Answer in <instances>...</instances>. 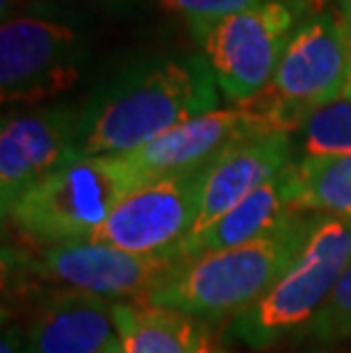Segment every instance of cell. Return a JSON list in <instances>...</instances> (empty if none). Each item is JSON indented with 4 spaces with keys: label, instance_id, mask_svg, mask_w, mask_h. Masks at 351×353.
<instances>
[{
    "label": "cell",
    "instance_id": "6da1fadb",
    "mask_svg": "<svg viewBox=\"0 0 351 353\" xmlns=\"http://www.w3.org/2000/svg\"><path fill=\"white\" fill-rule=\"evenodd\" d=\"M219 110L203 55H155L123 66L80 108V157H126L160 134Z\"/></svg>",
    "mask_w": 351,
    "mask_h": 353
},
{
    "label": "cell",
    "instance_id": "7a4b0ae2",
    "mask_svg": "<svg viewBox=\"0 0 351 353\" xmlns=\"http://www.w3.org/2000/svg\"><path fill=\"white\" fill-rule=\"evenodd\" d=\"M315 221L317 214L294 212L283 226L249 244L181 260L144 303L192 319L240 317L274 288Z\"/></svg>",
    "mask_w": 351,
    "mask_h": 353
},
{
    "label": "cell",
    "instance_id": "3957f363",
    "mask_svg": "<svg viewBox=\"0 0 351 353\" xmlns=\"http://www.w3.org/2000/svg\"><path fill=\"white\" fill-rule=\"evenodd\" d=\"M349 267L351 219L317 214L301 251L251 310L230 321L226 335L244 347L270 349L305 333Z\"/></svg>",
    "mask_w": 351,
    "mask_h": 353
},
{
    "label": "cell",
    "instance_id": "277c9868",
    "mask_svg": "<svg viewBox=\"0 0 351 353\" xmlns=\"http://www.w3.org/2000/svg\"><path fill=\"white\" fill-rule=\"evenodd\" d=\"M139 185L123 157H80L26 192L3 221L34 246L87 242Z\"/></svg>",
    "mask_w": 351,
    "mask_h": 353
},
{
    "label": "cell",
    "instance_id": "5b68a950",
    "mask_svg": "<svg viewBox=\"0 0 351 353\" xmlns=\"http://www.w3.org/2000/svg\"><path fill=\"white\" fill-rule=\"evenodd\" d=\"M351 73V30L345 19L317 12L297 26L274 78L246 108L274 132L294 134L312 112L345 96Z\"/></svg>",
    "mask_w": 351,
    "mask_h": 353
},
{
    "label": "cell",
    "instance_id": "8992f818",
    "mask_svg": "<svg viewBox=\"0 0 351 353\" xmlns=\"http://www.w3.org/2000/svg\"><path fill=\"white\" fill-rule=\"evenodd\" d=\"M5 260L64 292H82L112 303H144L181 262L171 255L128 253L92 239L34 246L30 253L5 249Z\"/></svg>",
    "mask_w": 351,
    "mask_h": 353
},
{
    "label": "cell",
    "instance_id": "52a82bcc",
    "mask_svg": "<svg viewBox=\"0 0 351 353\" xmlns=\"http://www.w3.org/2000/svg\"><path fill=\"white\" fill-rule=\"evenodd\" d=\"M294 30L292 7L283 0H265L192 34L219 92L242 105L270 85Z\"/></svg>",
    "mask_w": 351,
    "mask_h": 353
},
{
    "label": "cell",
    "instance_id": "ba28073f",
    "mask_svg": "<svg viewBox=\"0 0 351 353\" xmlns=\"http://www.w3.org/2000/svg\"><path fill=\"white\" fill-rule=\"evenodd\" d=\"M85 46L76 30L39 17H14L0 26V99L39 103L76 85Z\"/></svg>",
    "mask_w": 351,
    "mask_h": 353
},
{
    "label": "cell",
    "instance_id": "9c48e42d",
    "mask_svg": "<svg viewBox=\"0 0 351 353\" xmlns=\"http://www.w3.org/2000/svg\"><path fill=\"white\" fill-rule=\"evenodd\" d=\"M201 174L203 169L139 185L119 201L92 242L137 255L178 258L197 226Z\"/></svg>",
    "mask_w": 351,
    "mask_h": 353
},
{
    "label": "cell",
    "instance_id": "30bf717a",
    "mask_svg": "<svg viewBox=\"0 0 351 353\" xmlns=\"http://www.w3.org/2000/svg\"><path fill=\"white\" fill-rule=\"evenodd\" d=\"M80 110L48 105L3 119L0 128V205L3 219L26 192L78 160Z\"/></svg>",
    "mask_w": 351,
    "mask_h": 353
},
{
    "label": "cell",
    "instance_id": "8fae6325",
    "mask_svg": "<svg viewBox=\"0 0 351 353\" xmlns=\"http://www.w3.org/2000/svg\"><path fill=\"white\" fill-rule=\"evenodd\" d=\"M263 132L274 130L246 108L212 110L171 128L169 132L160 134L139 151L126 155L123 160L144 185L203 169L237 141Z\"/></svg>",
    "mask_w": 351,
    "mask_h": 353
},
{
    "label": "cell",
    "instance_id": "7c38bea8",
    "mask_svg": "<svg viewBox=\"0 0 351 353\" xmlns=\"http://www.w3.org/2000/svg\"><path fill=\"white\" fill-rule=\"evenodd\" d=\"M292 160L294 139L288 132L253 134L217 155L201 174L199 214L190 237L208 230L253 192L281 176Z\"/></svg>",
    "mask_w": 351,
    "mask_h": 353
},
{
    "label": "cell",
    "instance_id": "4fadbf2b",
    "mask_svg": "<svg viewBox=\"0 0 351 353\" xmlns=\"http://www.w3.org/2000/svg\"><path fill=\"white\" fill-rule=\"evenodd\" d=\"M112 305L82 292H57L34 314L26 353H103L117 340Z\"/></svg>",
    "mask_w": 351,
    "mask_h": 353
},
{
    "label": "cell",
    "instance_id": "5bb4252c",
    "mask_svg": "<svg viewBox=\"0 0 351 353\" xmlns=\"http://www.w3.org/2000/svg\"><path fill=\"white\" fill-rule=\"evenodd\" d=\"M294 212L299 210H294L288 201L285 171H283L281 176L253 192L249 199H244L228 214H223L219 221H214L208 230L190 237L178 251V260L249 244L283 226Z\"/></svg>",
    "mask_w": 351,
    "mask_h": 353
},
{
    "label": "cell",
    "instance_id": "9a60e30c",
    "mask_svg": "<svg viewBox=\"0 0 351 353\" xmlns=\"http://www.w3.org/2000/svg\"><path fill=\"white\" fill-rule=\"evenodd\" d=\"M123 353H214L203 330L188 314L146 303L112 305Z\"/></svg>",
    "mask_w": 351,
    "mask_h": 353
},
{
    "label": "cell",
    "instance_id": "2e32d148",
    "mask_svg": "<svg viewBox=\"0 0 351 353\" xmlns=\"http://www.w3.org/2000/svg\"><path fill=\"white\" fill-rule=\"evenodd\" d=\"M285 194L299 212L351 219V155L294 157L285 169Z\"/></svg>",
    "mask_w": 351,
    "mask_h": 353
},
{
    "label": "cell",
    "instance_id": "e0dca14e",
    "mask_svg": "<svg viewBox=\"0 0 351 353\" xmlns=\"http://www.w3.org/2000/svg\"><path fill=\"white\" fill-rule=\"evenodd\" d=\"M292 139L299 157L351 155V99L342 96L312 112Z\"/></svg>",
    "mask_w": 351,
    "mask_h": 353
},
{
    "label": "cell",
    "instance_id": "ac0fdd59",
    "mask_svg": "<svg viewBox=\"0 0 351 353\" xmlns=\"http://www.w3.org/2000/svg\"><path fill=\"white\" fill-rule=\"evenodd\" d=\"M303 335L326 344L351 337V267Z\"/></svg>",
    "mask_w": 351,
    "mask_h": 353
},
{
    "label": "cell",
    "instance_id": "d6986e66",
    "mask_svg": "<svg viewBox=\"0 0 351 353\" xmlns=\"http://www.w3.org/2000/svg\"><path fill=\"white\" fill-rule=\"evenodd\" d=\"M260 3H265V0H160L162 10L181 17L192 32L217 23L230 14L258 7Z\"/></svg>",
    "mask_w": 351,
    "mask_h": 353
},
{
    "label": "cell",
    "instance_id": "ffe728a7",
    "mask_svg": "<svg viewBox=\"0 0 351 353\" xmlns=\"http://www.w3.org/2000/svg\"><path fill=\"white\" fill-rule=\"evenodd\" d=\"M0 353H26V335L21 333V328L17 324L5 326Z\"/></svg>",
    "mask_w": 351,
    "mask_h": 353
},
{
    "label": "cell",
    "instance_id": "44dd1931",
    "mask_svg": "<svg viewBox=\"0 0 351 353\" xmlns=\"http://www.w3.org/2000/svg\"><path fill=\"white\" fill-rule=\"evenodd\" d=\"M340 5H342V19H345V23L351 30V0H340Z\"/></svg>",
    "mask_w": 351,
    "mask_h": 353
},
{
    "label": "cell",
    "instance_id": "7402d4cb",
    "mask_svg": "<svg viewBox=\"0 0 351 353\" xmlns=\"http://www.w3.org/2000/svg\"><path fill=\"white\" fill-rule=\"evenodd\" d=\"M103 353H123L121 342H119V337H117V340H112V344H110V347H108L106 351H103Z\"/></svg>",
    "mask_w": 351,
    "mask_h": 353
},
{
    "label": "cell",
    "instance_id": "603a6c76",
    "mask_svg": "<svg viewBox=\"0 0 351 353\" xmlns=\"http://www.w3.org/2000/svg\"><path fill=\"white\" fill-rule=\"evenodd\" d=\"M345 96L351 99V73H349V82H347V89H345Z\"/></svg>",
    "mask_w": 351,
    "mask_h": 353
}]
</instances>
